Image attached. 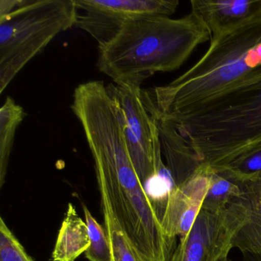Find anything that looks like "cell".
<instances>
[{
  "label": "cell",
  "instance_id": "obj_1",
  "mask_svg": "<svg viewBox=\"0 0 261 261\" xmlns=\"http://www.w3.org/2000/svg\"><path fill=\"white\" fill-rule=\"evenodd\" d=\"M173 123L198 159L215 172L261 149V65Z\"/></svg>",
  "mask_w": 261,
  "mask_h": 261
},
{
  "label": "cell",
  "instance_id": "obj_2",
  "mask_svg": "<svg viewBox=\"0 0 261 261\" xmlns=\"http://www.w3.org/2000/svg\"><path fill=\"white\" fill-rule=\"evenodd\" d=\"M212 35L196 15L150 17L128 22L111 42L98 45L97 68L115 85L140 87L157 72L178 69Z\"/></svg>",
  "mask_w": 261,
  "mask_h": 261
},
{
  "label": "cell",
  "instance_id": "obj_3",
  "mask_svg": "<svg viewBox=\"0 0 261 261\" xmlns=\"http://www.w3.org/2000/svg\"><path fill=\"white\" fill-rule=\"evenodd\" d=\"M97 181L106 188L114 212L147 261H169L176 238L168 237L145 192L131 158L124 131L108 127L88 140Z\"/></svg>",
  "mask_w": 261,
  "mask_h": 261
},
{
  "label": "cell",
  "instance_id": "obj_4",
  "mask_svg": "<svg viewBox=\"0 0 261 261\" xmlns=\"http://www.w3.org/2000/svg\"><path fill=\"white\" fill-rule=\"evenodd\" d=\"M261 65V22L211 41L203 57L173 82L146 90L156 115L185 114L215 98Z\"/></svg>",
  "mask_w": 261,
  "mask_h": 261
},
{
  "label": "cell",
  "instance_id": "obj_5",
  "mask_svg": "<svg viewBox=\"0 0 261 261\" xmlns=\"http://www.w3.org/2000/svg\"><path fill=\"white\" fill-rule=\"evenodd\" d=\"M77 14L74 0L0 1V94Z\"/></svg>",
  "mask_w": 261,
  "mask_h": 261
},
{
  "label": "cell",
  "instance_id": "obj_6",
  "mask_svg": "<svg viewBox=\"0 0 261 261\" xmlns=\"http://www.w3.org/2000/svg\"><path fill=\"white\" fill-rule=\"evenodd\" d=\"M107 87L120 108L131 158L143 185L168 169L162 159L156 118L145 105L141 87L112 84Z\"/></svg>",
  "mask_w": 261,
  "mask_h": 261
},
{
  "label": "cell",
  "instance_id": "obj_7",
  "mask_svg": "<svg viewBox=\"0 0 261 261\" xmlns=\"http://www.w3.org/2000/svg\"><path fill=\"white\" fill-rule=\"evenodd\" d=\"M248 220L247 207L239 197L219 212L201 209L169 261H218L228 256L233 238Z\"/></svg>",
  "mask_w": 261,
  "mask_h": 261
},
{
  "label": "cell",
  "instance_id": "obj_8",
  "mask_svg": "<svg viewBox=\"0 0 261 261\" xmlns=\"http://www.w3.org/2000/svg\"><path fill=\"white\" fill-rule=\"evenodd\" d=\"M79 10L75 27L94 38L98 45L114 39L131 21L169 17L178 0H74Z\"/></svg>",
  "mask_w": 261,
  "mask_h": 261
},
{
  "label": "cell",
  "instance_id": "obj_9",
  "mask_svg": "<svg viewBox=\"0 0 261 261\" xmlns=\"http://www.w3.org/2000/svg\"><path fill=\"white\" fill-rule=\"evenodd\" d=\"M215 171L202 163L187 181L171 192L161 220L162 227L169 238H185L190 231L202 208Z\"/></svg>",
  "mask_w": 261,
  "mask_h": 261
},
{
  "label": "cell",
  "instance_id": "obj_10",
  "mask_svg": "<svg viewBox=\"0 0 261 261\" xmlns=\"http://www.w3.org/2000/svg\"><path fill=\"white\" fill-rule=\"evenodd\" d=\"M190 4L192 13L210 31L211 41L261 22V0H192Z\"/></svg>",
  "mask_w": 261,
  "mask_h": 261
},
{
  "label": "cell",
  "instance_id": "obj_11",
  "mask_svg": "<svg viewBox=\"0 0 261 261\" xmlns=\"http://www.w3.org/2000/svg\"><path fill=\"white\" fill-rule=\"evenodd\" d=\"M151 114L156 118L162 154L166 159V167L175 186H180L189 179L203 163L173 123Z\"/></svg>",
  "mask_w": 261,
  "mask_h": 261
},
{
  "label": "cell",
  "instance_id": "obj_12",
  "mask_svg": "<svg viewBox=\"0 0 261 261\" xmlns=\"http://www.w3.org/2000/svg\"><path fill=\"white\" fill-rule=\"evenodd\" d=\"M239 186V198L247 207L249 220L233 238V248L242 253L261 255V182Z\"/></svg>",
  "mask_w": 261,
  "mask_h": 261
},
{
  "label": "cell",
  "instance_id": "obj_13",
  "mask_svg": "<svg viewBox=\"0 0 261 261\" xmlns=\"http://www.w3.org/2000/svg\"><path fill=\"white\" fill-rule=\"evenodd\" d=\"M100 204L111 249V261H147L120 224L105 185L97 181Z\"/></svg>",
  "mask_w": 261,
  "mask_h": 261
},
{
  "label": "cell",
  "instance_id": "obj_14",
  "mask_svg": "<svg viewBox=\"0 0 261 261\" xmlns=\"http://www.w3.org/2000/svg\"><path fill=\"white\" fill-rule=\"evenodd\" d=\"M91 245L86 222L77 215L75 206L68 204L53 250V261H74Z\"/></svg>",
  "mask_w": 261,
  "mask_h": 261
},
{
  "label": "cell",
  "instance_id": "obj_15",
  "mask_svg": "<svg viewBox=\"0 0 261 261\" xmlns=\"http://www.w3.org/2000/svg\"><path fill=\"white\" fill-rule=\"evenodd\" d=\"M27 114L20 105L12 97H7L0 109V188L2 189L7 178L10 155L13 149L18 126Z\"/></svg>",
  "mask_w": 261,
  "mask_h": 261
},
{
  "label": "cell",
  "instance_id": "obj_16",
  "mask_svg": "<svg viewBox=\"0 0 261 261\" xmlns=\"http://www.w3.org/2000/svg\"><path fill=\"white\" fill-rule=\"evenodd\" d=\"M215 172L238 185L261 182V149L232 162Z\"/></svg>",
  "mask_w": 261,
  "mask_h": 261
},
{
  "label": "cell",
  "instance_id": "obj_17",
  "mask_svg": "<svg viewBox=\"0 0 261 261\" xmlns=\"http://www.w3.org/2000/svg\"><path fill=\"white\" fill-rule=\"evenodd\" d=\"M241 192L239 185L215 172L201 209L209 212H221L234 198L239 197Z\"/></svg>",
  "mask_w": 261,
  "mask_h": 261
},
{
  "label": "cell",
  "instance_id": "obj_18",
  "mask_svg": "<svg viewBox=\"0 0 261 261\" xmlns=\"http://www.w3.org/2000/svg\"><path fill=\"white\" fill-rule=\"evenodd\" d=\"M82 207L91 242L85 257L89 261H111V249L105 227L97 222L85 204Z\"/></svg>",
  "mask_w": 261,
  "mask_h": 261
},
{
  "label": "cell",
  "instance_id": "obj_19",
  "mask_svg": "<svg viewBox=\"0 0 261 261\" xmlns=\"http://www.w3.org/2000/svg\"><path fill=\"white\" fill-rule=\"evenodd\" d=\"M0 261H34L3 217L0 218Z\"/></svg>",
  "mask_w": 261,
  "mask_h": 261
},
{
  "label": "cell",
  "instance_id": "obj_20",
  "mask_svg": "<svg viewBox=\"0 0 261 261\" xmlns=\"http://www.w3.org/2000/svg\"><path fill=\"white\" fill-rule=\"evenodd\" d=\"M243 256L241 260L238 261H261V255L250 254V253H242ZM228 261H235L229 259Z\"/></svg>",
  "mask_w": 261,
  "mask_h": 261
},
{
  "label": "cell",
  "instance_id": "obj_21",
  "mask_svg": "<svg viewBox=\"0 0 261 261\" xmlns=\"http://www.w3.org/2000/svg\"><path fill=\"white\" fill-rule=\"evenodd\" d=\"M229 258L228 256H225V257L222 258V259H220L218 261H228Z\"/></svg>",
  "mask_w": 261,
  "mask_h": 261
}]
</instances>
